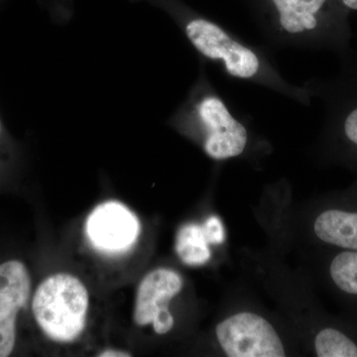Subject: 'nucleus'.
<instances>
[{"label": "nucleus", "mask_w": 357, "mask_h": 357, "mask_svg": "<svg viewBox=\"0 0 357 357\" xmlns=\"http://www.w3.org/2000/svg\"><path fill=\"white\" fill-rule=\"evenodd\" d=\"M136 1L149 2L168 13L199 56L222 66L225 74L306 102L309 98L306 89L285 81L262 51L249 46L222 26L185 6L182 0Z\"/></svg>", "instance_id": "obj_1"}, {"label": "nucleus", "mask_w": 357, "mask_h": 357, "mask_svg": "<svg viewBox=\"0 0 357 357\" xmlns=\"http://www.w3.org/2000/svg\"><path fill=\"white\" fill-rule=\"evenodd\" d=\"M173 119L185 132L199 136L204 151L211 158H234L243 154L248 145V128L234 116L204 74L176 110Z\"/></svg>", "instance_id": "obj_2"}, {"label": "nucleus", "mask_w": 357, "mask_h": 357, "mask_svg": "<svg viewBox=\"0 0 357 357\" xmlns=\"http://www.w3.org/2000/svg\"><path fill=\"white\" fill-rule=\"evenodd\" d=\"M89 293L81 280L59 273L42 282L33 298L32 309L45 335L57 342L76 340L86 326Z\"/></svg>", "instance_id": "obj_3"}, {"label": "nucleus", "mask_w": 357, "mask_h": 357, "mask_svg": "<svg viewBox=\"0 0 357 357\" xmlns=\"http://www.w3.org/2000/svg\"><path fill=\"white\" fill-rule=\"evenodd\" d=\"M248 1L271 41L300 47L318 34L331 7V0Z\"/></svg>", "instance_id": "obj_4"}, {"label": "nucleus", "mask_w": 357, "mask_h": 357, "mask_svg": "<svg viewBox=\"0 0 357 357\" xmlns=\"http://www.w3.org/2000/svg\"><path fill=\"white\" fill-rule=\"evenodd\" d=\"M217 337L229 357H284L285 349L269 321L253 312H239L217 326Z\"/></svg>", "instance_id": "obj_5"}, {"label": "nucleus", "mask_w": 357, "mask_h": 357, "mask_svg": "<svg viewBox=\"0 0 357 357\" xmlns=\"http://www.w3.org/2000/svg\"><path fill=\"white\" fill-rule=\"evenodd\" d=\"M183 288V279L173 270L159 268L140 282L134 307V321L138 326L152 324L158 335H166L174 326L169 302Z\"/></svg>", "instance_id": "obj_6"}, {"label": "nucleus", "mask_w": 357, "mask_h": 357, "mask_svg": "<svg viewBox=\"0 0 357 357\" xmlns=\"http://www.w3.org/2000/svg\"><path fill=\"white\" fill-rule=\"evenodd\" d=\"M86 232L93 248L107 253L128 250L137 241L140 225L132 211L119 202H107L91 211Z\"/></svg>", "instance_id": "obj_7"}, {"label": "nucleus", "mask_w": 357, "mask_h": 357, "mask_svg": "<svg viewBox=\"0 0 357 357\" xmlns=\"http://www.w3.org/2000/svg\"><path fill=\"white\" fill-rule=\"evenodd\" d=\"M31 292L29 272L22 262L0 264V357L10 356L16 337V318Z\"/></svg>", "instance_id": "obj_8"}, {"label": "nucleus", "mask_w": 357, "mask_h": 357, "mask_svg": "<svg viewBox=\"0 0 357 357\" xmlns=\"http://www.w3.org/2000/svg\"><path fill=\"white\" fill-rule=\"evenodd\" d=\"M314 229L321 241L357 251V213L338 210L324 211L314 222Z\"/></svg>", "instance_id": "obj_9"}, {"label": "nucleus", "mask_w": 357, "mask_h": 357, "mask_svg": "<svg viewBox=\"0 0 357 357\" xmlns=\"http://www.w3.org/2000/svg\"><path fill=\"white\" fill-rule=\"evenodd\" d=\"M175 248L185 264L199 266L211 259V250L202 225L189 223L181 227L176 237Z\"/></svg>", "instance_id": "obj_10"}, {"label": "nucleus", "mask_w": 357, "mask_h": 357, "mask_svg": "<svg viewBox=\"0 0 357 357\" xmlns=\"http://www.w3.org/2000/svg\"><path fill=\"white\" fill-rule=\"evenodd\" d=\"M319 357H357V345L335 328L321 331L314 340Z\"/></svg>", "instance_id": "obj_11"}, {"label": "nucleus", "mask_w": 357, "mask_h": 357, "mask_svg": "<svg viewBox=\"0 0 357 357\" xmlns=\"http://www.w3.org/2000/svg\"><path fill=\"white\" fill-rule=\"evenodd\" d=\"M331 276L340 290L357 295V251H344L335 256Z\"/></svg>", "instance_id": "obj_12"}, {"label": "nucleus", "mask_w": 357, "mask_h": 357, "mask_svg": "<svg viewBox=\"0 0 357 357\" xmlns=\"http://www.w3.org/2000/svg\"><path fill=\"white\" fill-rule=\"evenodd\" d=\"M203 227L204 234L208 244H220L225 241V229L222 220L218 217H211L206 220Z\"/></svg>", "instance_id": "obj_13"}, {"label": "nucleus", "mask_w": 357, "mask_h": 357, "mask_svg": "<svg viewBox=\"0 0 357 357\" xmlns=\"http://www.w3.org/2000/svg\"><path fill=\"white\" fill-rule=\"evenodd\" d=\"M344 130L347 137L357 145V107L351 110L345 119Z\"/></svg>", "instance_id": "obj_14"}, {"label": "nucleus", "mask_w": 357, "mask_h": 357, "mask_svg": "<svg viewBox=\"0 0 357 357\" xmlns=\"http://www.w3.org/2000/svg\"><path fill=\"white\" fill-rule=\"evenodd\" d=\"M100 357H128L131 356L130 354L126 351H112V349H109V351H102V354H100Z\"/></svg>", "instance_id": "obj_15"}, {"label": "nucleus", "mask_w": 357, "mask_h": 357, "mask_svg": "<svg viewBox=\"0 0 357 357\" xmlns=\"http://www.w3.org/2000/svg\"><path fill=\"white\" fill-rule=\"evenodd\" d=\"M345 8L357 10V0H338Z\"/></svg>", "instance_id": "obj_16"}]
</instances>
